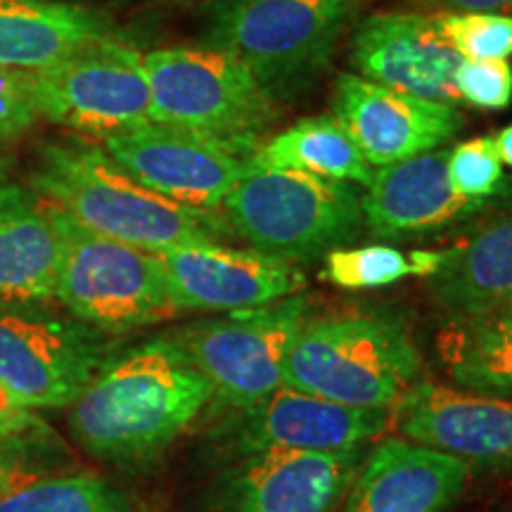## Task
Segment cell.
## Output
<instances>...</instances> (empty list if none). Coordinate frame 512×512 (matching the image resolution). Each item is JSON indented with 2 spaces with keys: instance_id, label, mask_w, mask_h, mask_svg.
Returning <instances> with one entry per match:
<instances>
[{
  "instance_id": "obj_5",
  "label": "cell",
  "mask_w": 512,
  "mask_h": 512,
  "mask_svg": "<svg viewBox=\"0 0 512 512\" xmlns=\"http://www.w3.org/2000/svg\"><path fill=\"white\" fill-rule=\"evenodd\" d=\"M221 216L256 252L292 264L347 247L363 228L361 197L347 183L249 162Z\"/></svg>"
},
{
  "instance_id": "obj_8",
  "label": "cell",
  "mask_w": 512,
  "mask_h": 512,
  "mask_svg": "<svg viewBox=\"0 0 512 512\" xmlns=\"http://www.w3.org/2000/svg\"><path fill=\"white\" fill-rule=\"evenodd\" d=\"M309 309V297L299 292L190 325L171 339L207 377L216 399L242 413L283 387L287 351L309 318Z\"/></svg>"
},
{
  "instance_id": "obj_7",
  "label": "cell",
  "mask_w": 512,
  "mask_h": 512,
  "mask_svg": "<svg viewBox=\"0 0 512 512\" xmlns=\"http://www.w3.org/2000/svg\"><path fill=\"white\" fill-rule=\"evenodd\" d=\"M157 124L259 147L278 117V102L238 57L211 46H174L143 53Z\"/></svg>"
},
{
  "instance_id": "obj_18",
  "label": "cell",
  "mask_w": 512,
  "mask_h": 512,
  "mask_svg": "<svg viewBox=\"0 0 512 512\" xmlns=\"http://www.w3.org/2000/svg\"><path fill=\"white\" fill-rule=\"evenodd\" d=\"M446 147L380 166L361 197L363 226L382 240L430 235L477 214L484 202L467 200L448 181Z\"/></svg>"
},
{
  "instance_id": "obj_35",
  "label": "cell",
  "mask_w": 512,
  "mask_h": 512,
  "mask_svg": "<svg viewBox=\"0 0 512 512\" xmlns=\"http://www.w3.org/2000/svg\"><path fill=\"white\" fill-rule=\"evenodd\" d=\"M10 166H12V159L8 155V150H5V147H3V140H0V183L8 181Z\"/></svg>"
},
{
  "instance_id": "obj_26",
  "label": "cell",
  "mask_w": 512,
  "mask_h": 512,
  "mask_svg": "<svg viewBox=\"0 0 512 512\" xmlns=\"http://www.w3.org/2000/svg\"><path fill=\"white\" fill-rule=\"evenodd\" d=\"M0 512H128L119 491L91 475L41 477L0 496Z\"/></svg>"
},
{
  "instance_id": "obj_6",
  "label": "cell",
  "mask_w": 512,
  "mask_h": 512,
  "mask_svg": "<svg viewBox=\"0 0 512 512\" xmlns=\"http://www.w3.org/2000/svg\"><path fill=\"white\" fill-rule=\"evenodd\" d=\"M46 204L60 235L55 299L72 316L121 335L181 313L157 254L93 233L60 207Z\"/></svg>"
},
{
  "instance_id": "obj_30",
  "label": "cell",
  "mask_w": 512,
  "mask_h": 512,
  "mask_svg": "<svg viewBox=\"0 0 512 512\" xmlns=\"http://www.w3.org/2000/svg\"><path fill=\"white\" fill-rule=\"evenodd\" d=\"M36 437L38 425L24 413L10 422H0V496L41 479L31 448Z\"/></svg>"
},
{
  "instance_id": "obj_31",
  "label": "cell",
  "mask_w": 512,
  "mask_h": 512,
  "mask_svg": "<svg viewBox=\"0 0 512 512\" xmlns=\"http://www.w3.org/2000/svg\"><path fill=\"white\" fill-rule=\"evenodd\" d=\"M36 119L31 72L0 67V140L22 136Z\"/></svg>"
},
{
  "instance_id": "obj_29",
  "label": "cell",
  "mask_w": 512,
  "mask_h": 512,
  "mask_svg": "<svg viewBox=\"0 0 512 512\" xmlns=\"http://www.w3.org/2000/svg\"><path fill=\"white\" fill-rule=\"evenodd\" d=\"M460 100L479 110H505L512 102V67L508 60H460L456 72Z\"/></svg>"
},
{
  "instance_id": "obj_23",
  "label": "cell",
  "mask_w": 512,
  "mask_h": 512,
  "mask_svg": "<svg viewBox=\"0 0 512 512\" xmlns=\"http://www.w3.org/2000/svg\"><path fill=\"white\" fill-rule=\"evenodd\" d=\"M249 166L304 171L363 188H368L375 174L368 159L332 114L297 121L287 131L256 147L249 157Z\"/></svg>"
},
{
  "instance_id": "obj_3",
  "label": "cell",
  "mask_w": 512,
  "mask_h": 512,
  "mask_svg": "<svg viewBox=\"0 0 512 512\" xmlns=\"http://www.w3.org/2000/svg\"><path fill=\"white\" fill-rule=\"evenodd\" d=\"M422 358L408 325L389 311L306 318L283 368V387L344 406L394 408L420 382Z\"/></svg>"
},
{
  "instance_id": "obj_17",
  "label": "cell",
  "mask_w": 512,
  "mask_h": 512,
  "mask_svg": "<svg viewBox=\"0 0 512 512\" xmlns=\"http://www.w3.org/2000/svg\"><path fill=\"white\" fill-rule=\"evenodd\" d=\"M392 425V408H361L280 387L240 413L235 444L240 453L354 451Z\"/></svg>"
},
{
  "instance_id": "obj_9",
  "label": "cell",
  "mask_w": 512,
  "mask_h": 512,
  "mask_svg": "<svg viewBox=\"0 0 512 512\" xmlns=\"http://www.w3.org/2000/svg\"><path fill=\"white\" fill-rule=\"evenodd\" d=\"M38 119L110 136L152 121L143 53L117 38H102L53 67L31 72Z\"/></svg>"
},
{
  "instance_id": "obj_28",
  "label": "cell",
  "mask_w": 512,
  "mask_h": 512,
  "mask_svg": "<svg viewBox=\"0 0 512 512\" xmlns=\"http://www.w3.org/2000/svg\"><path fill=\"white\" fill-rule=\"evenodd\" d=\"M448 181L467 200L484 202L496 195L505 181L496 136L472 138L453 147L448 152Z\"/></svg>"
},
{
  "instance_id": "obj_10",
  "label": "cell",
  "mask_w": 512,
  "mask_h": 512,
  "mask_svg": "<svg viewBox=\"0 0 512 512\" xmlns=\"http://www.w3.org/2000/svg\"><path fill=\"white\" fill-rule=\"evenodd\" d=\"M102 368L105 347L91 325L0 304V387L19 408L69 406Z\"/></svg>"
},
{
  "instance_id": "obj_2",
  "label": "cell",
  "mask_w": 512,
  "mask_h": 512,
  "mask_svg": "<svg viewBox=\"0 0 512 512\" xmlns=\"http://www.w3.org/2000/svg\"><path fill=\"white\" fill-rule=\"evenodd\" d=\"M31 185L41 200L93 233L152 254L181 245H219L221 235L230 233L221 211H197L166 200L88 140L48 143Z\"/></svg>"
},
{
  "instance_id": "obj_14",
  "label": "cell",
  "mask_w": 512,
  "mask_h": 512,
  "mask_svg": "<svg viewBox=\"0 0 512 512\" xmlns=\"http://www.w3.org/2000/svg\"><path fill=\"white\" fill-rule=\"evenodd\" d=\"M178 311H240L299 294L306 275L292 261L223 245H181L159 252Z\"/></svg>"
},
{
  "instance_id": "obj_16",
  "label": "cell",
  "mask_w": 512,
  "mask_h": 512,
  "mask_svg": "<svg viewBox=\"0 0 512 512\" xmlns=\"http://www.w3.org/2000/svg\"><path fill=\"white\" fill-rule=\"evenodd\" d=\"M363 451L245 453L223 484V512H332L349 494Z\"/></svg>"
},
{
  "instance_id": "obj_24",
  "label": "cell",
  "mask_w": 512,
  "mask_h": 512,
  "mask_svg": "<svg viewBox=\"0 0 512 512\" xmlns=\"http://www.w3.org/2000/svg\"><path fill=\"white\" fill-rule=\"evenodd\" d=\"M439 351L448 377L463 389L512 399V306L453 318Z\"/></svg>"
},
{
  "instance_id": "obj_22",
  "label": "cell",
  "mask_w": 512,
  "mask_h": 512,
  "mask_svg": "<svg viewBox=\"0 0 512 512\" xmlns=\"http://www.w3.org/2000/svg\"><path fill=\"white\" fill-rule=\"evenodd\" d=\"M110 36L105 19L81 5L0 0V67L38 72Z\"/></svg>"
},
{
  "instance_id": "obj_32",
  "label": "cell",
  "mask_w": 512,
  "mask_h": 512,
  "mask_svg": "<svg viewBox=\"0 0 512 512\" xmlns=\"http://www.w3.org/2000/svg\"><path fill=\"white\" fill-rule=\"evenodd\" d=\"M413 3L441 5L453 12H505L512 10V0H413Z\"/></svg>"
},
{
  "instance_id": "obj_20",
  "label": "cell",
  "mask_w": 512,
  "mask_h": 512,
  "mask_svg": "<svg viewBox=\"0 0 512 512\" xmlns=\"http://www.w3.org/2000/svg\"><path fill=\"white\" fill-rule=\"evenodd\" d=\"M60 235L27 185L0 183V304L55 299Z\"/></svg>"
},
{
  "instance_id": "obj_1",
  "label": "cell",
  "mask_w": 512,
  "mask_h": 512,
  "mask_svg": "<svg viewBox=\"0 0 512 512\" xmlns=\"http://www.w3.org/2000/svg\"><path fill=\"white\" fill-rule=\"evenodd\" d=\"M214 399L207 377L171 337L131 349L93 377L74 401L76 441L107 460L157 456Z\"/></svg>"
},
{
  "instance_id": "obj_34",
  "label": "cell",
  "mask_w": 512,
  "mask_h": 512,
  "mask_svg": "<svg viewBox=\"0 0 512 512\" xmlns=\"http://www.w3.org/2000/svg\"><path fill=\"white\" fill-rule=\"evenodd\" d=\"M17 415H22V408H19L17 403L10 399L8 392H5V389L0 387V422L15 420Z\"/></svg>"
},
{
  "instance_id": "obj_27",
  "label": "cell",
  "mask_w": 512,
  "mask_h": 512,
  "mask_svg": "<svg viewBox=\"0 0 512 512\" xmlns=\"http://www.w3.org/2000/svg\"><path fill=\"white\" fill-rule=\"evenodd\" d=\"M441 34L463 60H508L512 57V15L505 12H446Z\"/></svg>"
},
{
  "instance_id": "obj_11",
  "label": "cell",
  "mask_w": 512,
  "mask_h": 512,
  "mask_svg": "<svg viewBox=\"0 0 512 512\" xmlns=\"http://www.w3.org/2000/svg\"><path fill=\"white\" fill-rule=\"evenodd\" d=\"M100 145L145 188L197 211H221L256 150L157 121L102 136Z\"/></svg>"
},
{
  "instance_id": "obj_15",
  "label": "cell",
  "mask_w": 512,
  "mask_h": 512,
  "mask_svg": "<svg viewBox=\"0 0 512 512\" xmlns=\"http://www.w3.org/2000/svg\"><path fill=\"white\" fill-rule=\"evenodd\" d=\"M392 422L413 444L470 467H512V399L422 380L392 408Z\"/></svg>"
},
{
  "instance_id": "obj_13",
  "label": "cell",
  "mask_w": 512,
  "mask_h": 512,
  "mask_svg": "<svg viewBox=\"0 0 512 512\" xmlns=\"http://www.w3.org/2000/svg\"><path fill=\"white\" fill-rule=\"evenodd\" d=\"M332 117L377 169L444 147L465 124L458 105L415 98L356 74L337 79Z\"/></svg>"
},
{
  "instance_id": "obj_25",
  "label": "cell",
  "mask_w": 512,
  "mask_h": 512,
  "mask_svg": "<svg viewBox=\"0 0 512 512\" xmlns=\"http://www.w3.org/2000/svg\"><path fill=\"white\" fill-rule=\"evenodd\" d=\"M325 266L320 278L339 290H377L399 283L403 278H430L444 261V249H401L389 245L339 247L323 256Z\"/></svg>"
},
{
  "instance_id": "obj_21",
  "label": "cell",
  "mask_w": 512,
  "mask_h": 512,
  "mask_svg": "<svg viewBox=\"0 0 512 512\" xmlns=\"http://www.w3.org/2000/svg\"><path fill=\"white\" fill-rule=\"evenodd\" d=\"M427 280L434 302L453 318L512 306V209L446 247Z\"/></svg>"
},
{
  "instance_id": "obj_19",
  "label": "cell",
  "mask_w": 512,
  "mask_h": 512,
  "mask_svg": "<svg viewBox=\"0 0 512 512\" xmlns=\"http://www.w3.org/2000/svg\"><path fill=\"white\" fill-rule=\"evenodd\" d=\"M470 465L413 444L384 439L361 463L342 512H444L463 494Z\"/></svg>"
},
{
  "instance_id": "obj_33",
  "label": "cell",
  "mask_w": 512,
  "mask_h": 512,
  "mask_svg": "<svg viewBox=\"0 0 512 512\" xmlns=\"http://www.w3.org/2000/svg\"><path fill=\"white\" fill-rule=\"evenodd\" d=\"M496 145H498V152H501L503 164H508L510 169H512V124L505 126L503 131L498 133Z\"/></svg>"
},
{
  "instance_id": "obj_12",
  "label": "cell",
  "mask_w": 512,
  "mask_h": 512,
  "mask_svg": "<svg viewBox=\"0 0 512 512\" xmlns=\"http://www.w3.org/2000/svg\"><path fill=\"white\" fill-rule=\"evenodd\" d=\"M460 57L441 34L439 17L415 10L366 15L351 34L349 62L361 79L415 98L458 105Z\"/></svg>"
},
{
  "instance_id": "obj_4",
  "label": "cell",
  "mask_w": 512,
  "mask_h": 512,
  "mask_svg": "<svg viewBox=\"0 0 512 512\" xmlns=\"http://www.w3.org/2000/svg\"><path fill=\"white\" fill-rule=\"evenodd\" d=\"M358 0H207L204 46L238 57L275 102L318 79Z\"/></svg>"
}]
</instances>
